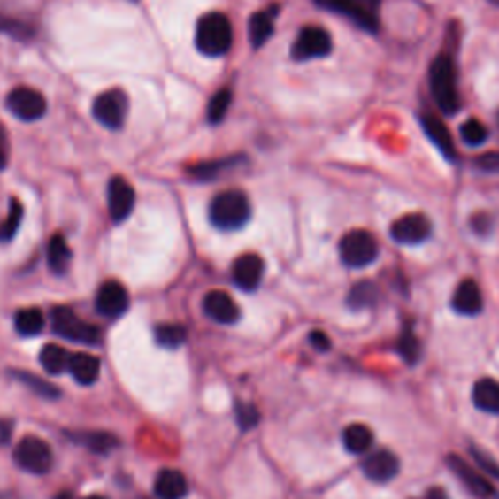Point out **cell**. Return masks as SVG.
<instances>
[{
  "instance_id": "cell-31",
  "label": "cell",
  "mask_w": 499,
  "mask_h": 499,
  "mask_svg": "<svg viewBox=\"0 0 499 499\" xmlns=\"http://www.w3.org/2000/svg\"><path fill=\"white\" fill-rule=\"evenodd\" d=\"M22 217H24L22 203L18 199H12L6 220L0 223V242H11V240L18 234V228L22 225Z\"/></svg>"
},
{
  "instance_id": "cell-18",
  "label": "cell",
  "mask_w": 499,
  "mask_h": 499,
  "mask_svg": "<svg viewBox=\"0 0 499 499\" xmlns=\"http://www.w3.org/2000/svg\"><path fill=\"white\" fill-rule=\"evenodd\" d=\"M484 306V296L480 291V285L474 280L460 281L453 295V309L458 314L476 316Z\"/></svg>"
},
{
  "instance_id": "cell-44",
  "label": "cell",
  "mask_w": 499,
  "mask_h": 499,
  "mask_svg": "<svg viewBox=\"0 0 499 499\" xmlns=\"http://www.w3.org/2000/svg\"><path fill=\"white\" fill-rule=\"evenodd\" d=\"M6 166V137L4 131L0 129V168Z\"/></svg>"
},
{
  "instance_id": "cell-40",
  "label": "cell",
  "mask_w": 499,
  "mask_h": 499,
  "mask_svg": "<svg viewBox=\"0 0 499 499\" xmlns=\"http://www.w3.org/2000/svg\"><path fill=\"white\" fill-rule=\"evenodd\" d=\"M472 457L476 458L478 466L486 470V474H492V476L499 478V466L494 463V458H489L487 455H484L482 450H478V449H472Z\"/></svg>"
},
{
  "instance_id": "cell-36",
  "label": "cell",
  "mask_w": 499,
  "mask_h": 499,
  "mask_svg": "<svg viewBox=\"0 0 499 499\" xmlns=\"http://www.w3.org/2000/svg\"><path fill=\"white\" fill-rule=\"evenodd\" d=\"M398 348H400L402 357H404L408 363H416L418 357H419V353H421L419 342L416 340V335L410 334V332H406L404 335H402Z\"/></svg>"
},
{
  "instance_id": "cell-43",
  "label": "cell",
  "mask_w": 499,
  "mask_h": 499,
  "mask_svg": "<svg viewBox=\"0 0 499 499\" xmlns=\"http://www.w3.org/2000/svg\"><path fill=\"white\" fill-rule=\"evenodd\" d=\"M11 434H12V426L8 424V421H0V445L11 441Z\"/></svg>"
},
{
  "instance_id": "cell-13",
  "label": "cell",
  "mask_w": 499,
  "mask_h": 499,
  "mask_svg": "<svg viewBox=\"0 0 499 499\" xmlns=\"http://www.w3.org/2000/svg\"><path fill=\"white\" fill-rule=\"evenodd\" d=\"M316 4L326 8L330 12L343 14L345 18H349L353 24H357L359 27L367 32H377L379 30V20L374 16V11L371 8L363 6L357 0H316Z\"/></svg>"
},
{
  "instance_id": "cell-20",
  "label": "cell",
  "mask_w": 499,
  "mask_h": 499,
  "mask_svg": "<svg viewBox=\"0 0 499 499\" xmlns=\"http://www.w3.org/2000/svg\"><path fill=\"white\" fill-rule=\"evenodd\" d=\"M421 127H424L429 141L434 142V145L441 152H443L447 158H450V160L455 158V155H457L455 142H453V137H450V131L445 127L443 121L435 118V115L427 113V115H424V118H421Z\"/></svg>"
},
{
  "instance_id": "cell-29",
  "label": "cell",
  "mask_w": 499,
  "mask_h": 499,
  "mask_svg": "<svg viewBox=\"0 0 499 499\" xmlns=\"http://www.w3.org/2000/svg\"><path fill=\"white\" fill-rule=\"evenodd\" d=\"M379 299V291L371 281H361L355 283L353 289L349 291L348 296V304L351 306L353 311H361L367 309V306H372Z\"/></svg>"
},
{
  "instance_id": "cell-5",
  "label": "cell",
  "mask_w": 499,
  "mask_h": 499,
  "mask_svg": "<svg viewBox=\"0 0 499 499\" xmlns=\"http://www.w3.org/2000/svg\"><path fill=\"white\" fill-rule=\"evenodd\" d=\"M14 463L20 466L24 472L43 476L53 468V450L43 439L27 435L16 445Z\"/></svg>"
},
{
  "instance_id": "cell-9",
  "label": "cell",
  "mask_w": 499,
  "mask_h": 499,
  "mask_svg": "<svg viewBox=\"0 0 499 499\" xmlns=\"http://www.w3.org/2000/svg\"><path fill=\"white\" fill-rule=\"evenodd\" d=\"M6 108L14 118L32 123L42 119L47 113V102L42 92L27 88V86H20V88H14L11 94H8Z\"/></svg>"
},
{
  "instance_id": "cell-48",
  "label": "cell",
  "mask_w": 499,
  "mask_h": 499,
  "mask_svg": "<svg viewBox=\"0 0 499 499\" xmlns=\"http://www.w3.org/2000/svg\"><path fill=\"white\" fill-rule=\"evenodd\" d=\"M84 499H105V497H102V495H88V497H84Z\"/></svg>"
},
{
  "instance_id": "cell-41",
  "label": "cell",
  "mask_w": 499,
  "mask_h": 499,
  "mask_svg": "<svg viewBox=\"0 0 499 499\" xmlns=\"http://www.w3.org/2000/svg\"><path fill=\"white\" fill-rule=\"evenodd\" d=\"M472 230L478 234H487L492 230V217L486 213H478L472 217Z\"/></svg>"
},
{
  "instance_id": "cell-14",
  "label": "cell",
  "mask_w": 499,
  "mask_h": 499,
  "mask_svg": "<svg viewBox=\"0 0 499 499\" xmlns=\"http://www.w3.org/2000/svg\"><path fill=\"white\" fill-rule=\"evenodd\" d=\"M265 264L257 254H242L233 264V281L242 291H256L262 285Z\"/></svg>"
},
{
  "instance_id": "cell-24",
  "label": "cell",
  "mask_w": 499,
  "mask_h": 499,
  "mask_svg": "<svg viewBox=\"0 0 499 499\" xmlns=\"http://www.w3.org/2000/svg\"><path fill=\"white\" fill-rule=\"evenodd\" d=\"M273 30H275L273 8H272V11L252 14V18H250V24H248L250 43H252L257 50V47H262L264 43H267V40H270V37L273 35Z\"/></svg>"
},
{
  "instance_id": "cell-42",
  "label": "cell",
  "mask_w": 499,
  "mask_h": 499,
  "mask_svg": "<svg viewBox=\"0 0 499 499\" xmlns=\"http://www.w3.org/2000/svg\"><path fill=\"white\" fill-rule=\"evenodd\" d=\"M311 343H312L314 348L319 349V351H328L330 345H332L328 335H326L324 332H319V330L311 334Z\"/></svg>"
},
{
  "instance_id": "cell-22",
  "label": "cell",
  "mask_w": 499,
  "mask_h": 499,
  "mask_svg": "<svg viewBox=\"0 0 499 499\" xmlns=\"http://www.w3.org/2000/svg\"><path fill=\"white\" fill-rule=\"evenodd\" d=\"M472 402L486 414H499V382L494 379L478 380L472 388Z\"/></svg>"
},
{
  "instance_id": "cell-27",
  "label": "cell",
  "mask_w": 499,
  "mask_h": 499,
  "mask_svg": "<svg viewBox=\"0 0 499 499\" xmlns=\"http://www.w3.org/2000/svg\"><path fill=\"white\" fill-rule=\"evenodd\" d=\"M71 353L57 343H47L40 351L42 367L50 374H63L69 371Z\"/></svg>"
},
{
  "instance_id": "cell-8",
  "label": "cell",
  "mask_w": 499,
  "mask_h": 499,
  "mask_svg": "<svg viewBox=\"0 0 499 499\" xmlns=\"http://www.w3.org/2000/svg\"><path fill=\"white\" fill-rule=\"evenodd\" d=\"M129 100L123 90H105L92 104L94 119L105 129H121V125L127 119Z\"/></svg>"
},
{
  "instance_id": "cell-37",
  "label": "cell",
  "mask_w": 499,
  "mask_h": 499,
  "mask_svg": "<svg viewBox=\"0 0 499 499\" xmlns=\"http://www.w3.org/2000/svg\"><path fill=\"white\" fill-rule=\"evenodd\" d=\"M0 32L3 34H11L14 37H26L30 35V27H26L20 22H14V20H8L6 16H0Z\"/></svg>"
},
{
  "instance_id": "cell-4",
  "label": "cell",
  "mask_w": 499,
  "mask_h": 499,
  "mask_svg": "<svg viewBox=\"0 0 499 499\" xmlns=\"http://www.w3.org/2000/svg\"><path fill=\"white\" fill-rule=\"evenodd\" d=\"M51 326L57 335L82 345H98L102 340V332L98 326L79 319V316H76L71 309H66V306L53 309Z\"/></svg>"
},
{
  "instance_id": "cell-7",
  "label": "cell",
  "mask_w": 499,
  "mask_h": 499,
  "mask_svg": "<svg viewBox=\"0 0 499 499\" xmlns=\"http://www.w3.org/2000/svg\"><path fill=\"white\" fill-rule=\"evenodd\" d=\"M332 50H334V42L328 30H324L320 26H304L293 43L291 57L295 61L306 63L312 59L328 57Z\"/></svg>"
},
{
  "instance_id": "cell-10",
  "label": "cell",
  "mask_w": 499,
  "mask_h": 499,
  "mask_svg": "<svg viewBox=\"0 0 499 499\" xmlns=\"http://www.w3.org/2000/svg\"><path fill=\"white\" fill-rule=\"evenodd\" d=\"M429 234H431V220L421 213H410L400 217L390 226L392 240L406 246L426 242Z\"/></svg>"
},
{
  "instance_id": "cell-17",
  "label": "cell",
  "mask_w": 499,
  "mask_h": 499,
  "mask_svg": "<svg viewBox=\"0 0 499 499\" xmlns=\"http://www.w3.org/2000/svg\"><path fill=\"white\" fill-rule=\"evenodd\" d=\"M203 312L217 324H234L240 319L236 301L225 291H211L203 299Z\"/></svg>"
},
{
  "instance_id": "cell-50",
  "label": "cell",
  "mask_w": 499,
  "mask_h": 499,
  "mask_svg": "<svg viewBox=\"0 0 499 499\" xmlns=\"http://www.w3.org/2000/svg\"><path fill=\"white\" fill-rule=\"evenodd\" d=\"M497 125H499V111H497Z\"/></svg>"
},
{
  "instance_id": "cell-26",
  "label": "cell",
  "mask_w": 499,
  "mask_h": 499,
  "mask_svg": "<svg viewBox=\"0 0 499 499\" xmlns=\"http://www.w3.org/2000/svg\"><path fill=\"white\" fill-rule=\"evenodd\" d=\"M71 437L76 441V443L90 449L96 455H108L119 445L118 437L105 434V431H86V434H76Z\"/></svg>"
},
{
  "instance_id": "cell-1",
  "label": "cell",
  "mask_w": 499,
  "mask_h": 499,
  "mask_svg": "<svg viewBox=\"0 0 499 499\" xmlns=\"http://www.w3.org/2000/svg\"><path fill=\"white\" fill-rule=\"evenodd\" d=\"M252 217L250 199L240 189L220 191L209 205V220L219 230H240Z\"/></svg>"
},
{
  "instance_id": "cell-3",
  "label": "cell",
  "mask_w": 499,
  "mask_h": 499,
  "mask_svg": "<svg viewBox=\"0 0 499 499\" xmlns=\"http://www.w3.org/2000/svg\"><path fill=\"white\" fill-rule=\"evenodd\" d=\"M234 42L233 24L228 16L209 12L199 18L196 27V47L207 57H223L230 51Z\"/></svg>"
},
{
  "instance_id": "cell-23",
  "label": "cell",
  "mask_w": 499,
  "mask_h": 499,
  "mask_svg": "<svg viewBox=\"0 0 499 499\" xmlns=\"http://www.w3.org/2000/svg\"><path fill=\"white\" fill-rule=\"evenodd\" d=\"M342 441H343V447L348 453L353 455H363L367 453V450L372 447L374 443V435L372 431L363 426V424H351L343 429L342 434Z\"/></svg>"
},
{
  "instance_id": "cell-47",
  "label": "cell",
  "mask_w": 499,
  "mask_h": 499,
  "mask_svg": "<svg viewBox=\"0 0 499 499\" xmlns=\"http://www.w3.org/2000/svg\"><path fill=\"white\" fill-rule=\"evenodd\" d=\"M57 499H73V497H71V494H66V492H63V494H59V497H57Z\"/></svg>"
},
{
  "instance_id": "cell-16",
  "label": "cell",
  "mask_w": 499,
  "mask_h": 499,
  "mask_svg": "<svg viewBox=\"0 0 499 499\" xmlns=\"http://www.w3.org/2000/svg\"><path fill=\"white\" fill-rule=\"evenodd\" d=\"M447 464L450 470H453L460 482L468 487L470 494H474L476 497H482V499L494 494V487L487 482L486 476L480 474L474 466H470L464 458H460L457 455H449Z\"/></svg>"
},
{
  "instance_id": "cell-33",
  "label": "cell",
  "mask_w": 499,
  "mask_h": 499,
  "mask_svg": "<svg viewBox=\"0 0 499 499\" xmlns=\"http://www.w3.org/2000/svg\"><path fill=\"white\" fill-rule=\"evenodd\" d=\"M14 377H16L18 380H20V382H24V385H26L27 388H32V390L35 392V395H40V396H43V398L55 400V398L61 396V390H59V388L50 385V382L42 380L40 377H35V374H32V372L18 371V372H14Z\"/></svg>"
},
{
  "instance_id": "cell-32",
  "label": "cell",
  "mask_w": 499,
  "mask_h": 499,
  "mask_svg": "<svg viewBox=\"0 0 499 499\" xmlns=\"http://www.w3.org/2000/svg\"><path fill=\"white\" fill-rule=\"evenodd\" d=\"M230 102H233V92L228 88L219 90L213 98H211L209 105H207V119L209 123L219 125L226 118L228 108H230Z\"/></svg>"
},
{
  "instance_id": "cell-25",
  "label": "cell",
  "mask_w": 499,
  "mask_h": 499,
  "mask_svg": "<svg viewBox=\"0 0 499 499\" xmlns=\"http://www.w3.org/2000/svg\"><path fill=\"white\" fill-rule=\"evenodd\" d=\"M73 260V252L69 244H66L65 236L57 234L50 240V244H47V265H50V270L57 275H63L69 270Z\"/></svg>"
},
{
  "instance_id": "cell-15",
  "label": "cell",
  "mask_w": 499,
  "mask_h": 499,
  "mask_svg": "<svg viewBox=\"0 0 499 499\" xmlns=\"http://www.w3.org/2000/svg\"><path fill=\"white\" fill-rule=\"evenodd\" d=\"M363 474L367 476L371 482L387 484L390 480H395L400 472V460L390 450H377V453L369 455L361 464Z\"/></svg>"
},
{
  "instance_id": "cell-46",
  "label": "cell",
  "mask_w": 499,
  "mask_h": 499,
  "mask_svg": "<svg viewBox=\"0 0 499 499\" xmlns=\"http://www.w3.org/2000/svg\"><path fill=\"white\" fill-rule=\"evenodd\" d=\"M357 3H361L363 6L371 8V11H377V6L380 4V0H357Z\"/></svg>"
},
{
  "instance_id": "cell-11",
  "label": "cell",
  "mask_w": 499,
  "mask_h": 499,
  "mask_svg": "<svg viewBox=\"0 0 499 499\" xmlns=\"http://www.w3.org/2000/svg\"><path fill=\"white\" fill-rule=\"evenodd\" d=\"M129 309V293L119 281H105L96 293V311L110 320L119 319Z\"/></svg>"
},
{
  "instance_id": "cell-28",
  "label": "cell",
  "mask_w": 499,
  "mask_h": 499,
  "mask_svg": "<svg viewBox=\"0 0 499 499\" xmlns=\"http://www.w3.org/2000/svg\"><path fill=\"white\" fill-rule=\"evenodd\" d=\"M14 328L24 338L37 335L45 328V316L40 309H22L14 314Z\"/></svg>"
},
{
  "instance_id": "cell-34",
  "label": "cell",
  "mask_w": 499,
  "mask_h": 499,
  "mask_svg": "<svg viewBox=\"0 0 499 499\" xmlns=\"http://www.w3.org/2000/svg\"><path fill=\"white\" fill-rule=\"evenodd\" d=\"M487 135H489L487 127L478 119H466L463 125H460V139H463V142L468 147L484 145Z\"/></svg>"
},
{
  "instance_id": "cell-45",
  "label": "cell",
  "mask_w": 499,
  "mask_h": 499,
  "mask_svg": "<svg viewBox=\"0 0 499 499\" xmlns=\"http://www.w3.org/2000/svg\"><path fill=\"white\" fill-rule=\"evenodd\" d=\"M424 499H449V497L441 487H431V489H427V494H426Z\"/></svg>"
},
{
  "instance_id": "cell-6",
  "label": "cell",
  "mask_w": 499,
  "mask_h": 499,
  "mask_svg": "<svg viewBox=\"0 0 499 499\" xmlns=\"http://www.w3.org/2000/svg\"><path fill=\"white\" fill-rule=\"evenodd\" d=\"M379 256V242L367 230H351L340 240V257L348 267H367Z\"/></svg>"
},
{
  "instance_id": "cell-35",
  "label": "cell",
  "mask_w": 499,
  "mask_h": 499,
  "mask_svg": "<svg viewBox=\"0 0 499 499\" xmlns=\"http://www.w3.org/2000/svg\"><path fill=\"white\" fill-rule=\"evenodd\" d=\"M238 158H226V160H213V162H203V165H197L189 170V174L197 180H215L219 174H223L225 170L230 166H234Z\"/></svg>"
},
{
  "instance_id": "cell-19",
  "label": "cell",
  "mask_w": 499,
  "mask_h": 499,
  "mask_svg": "<svg viewBox=\"0 0 499 499\" xmlns=\"http://www.w3.org/2000/svg\"><path fill=\"white\" fill-rule=\"evenodd\" d=\"M188 489V480L180 470H160L155 478V495L158 499H184Z\"/></svg>"
},
{
  "instance_id": "cell-38",
  "label": "cell",
  "mask_w": 499,
  "mask_h": 499,
  "mask_svg": "<svg viewBox=\"0 0 499 499\" xmlns=\"http://www.w3.org/2000/svg\"><path fill=\"white\" fill-rule=\"evenodd\" d=\"M257 419H260V416H257V410L252 408V406H238V421H240V427L242 429H248V427H252L257 424Z\"/></svg>"
},
{
  "instance_id": "cell-12",
  "label": "cell",
  "mask_w": 499,
  "mask_h": 499,
  "mask_svg": "<svg viewBox=\"0 0 499 499\" xmlns=\"http://www.w3.org/2000/svg\"><path fill=\"white\" fill-rule=\"evenodd\" d=\"M135 207V189L125 178L115 176L108 184V211L113 223H123L129 219Z\"/></svg>"
},
{
  "instance_id": "cell-2",
  "label": "cell",
  "mask_w": 499,
  "mask_h": 499,
  "mask_svg": "<svg viewBox=\"0 0 499 499\" xmlns=\"http://www.w3.org/2000/svg\"><path fill=\"white\" fill-rule=\"evenodd\" d=\"M429 88L439 110L447 115H455L460 108V96L457 84V69L450 55L443 53L434 59L429 66Z\"/></svg>"
},
{
  "instance_id": "cell-30",
  "label": "cell",
  "mask_w": 499,
  "mask_h": 499,
  "mask_svg": "<svg viewBox=\"0 0 499 499\" xmlns=\"http://www.w3.org/2000/svg\"><path fill=\"white\" fill-rule=\"evenodd\" d=\"M186 338H188L186 328L180 324H160L155 330L157 343L166 349L180 348V345H184Z\"/></svg>"
},
{
  "instance_id": "cell-21",
  "label": "cell",
  "mask_w": 499,
  "mask_h": 499,
  "mask_svg": "<svg viewBox=\"0 0 499 499\" xmlns=\"http://www.w3.org/2000/svg\"><path fill=\"white\" fill-rule=\"evenodd\" d=\"M102 363L96 355L90 353H74L69 361V372L73 379L82 387H90L100 377Z\"/></svg>"
},
{
  "instance_id": "cell-49",
  "label": "cell",
  "mask_w": 499,
  "mask_h": 499,
  "mask_svg": "<svg viewBox=\"0 0 499 499\" xmlns=\"http://www.w3.org/2000/svg\"><path fill=\"white\" fill-rule=\"evenodd\" d=\"M487 3H492V4H495V6H499V0H487Z\"/></svg>"
},
{
  "instance_id": "cell-39",
  "label": "cell",
  "mask_w": 499,
  "mask_h": 499,
  "mask_svg": "<svg viewBox=\"0 0 499 499\" xmlns=\"http://www.w3.org/2000/svg\"><path fill=\"white\" fill-rule=\"evenodd\" d=\"M476 166L489 174H499V152H487L476 160Z\"/></svg>"
}]
</instances>
